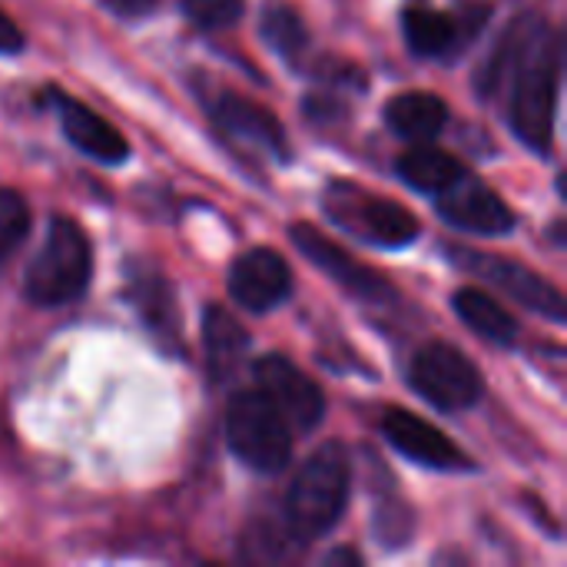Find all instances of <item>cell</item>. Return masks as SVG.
<instances>
[{
	"instance_id": "obj_3",
	"label": "cell",
	"mask_w": 567,
	"mask_h": 567,
	"mask_svg": "<svg viewBox=\"0 0 567 567\" xmlns=\"http://www.w3.org/2000/svg\"><path fill=\"white\" fill-rule=\"evenodd\" d=\"M90 279H93V246L86 233L66 216H53L43 246L27 266L23 296L43 309L73 306L86 296Z\"/></svg>"
},
{
	"instance_id": "obj_26",
	"label": "cell",
	"mask_w": 567,
	"mask_h": 567,
	"mask_svg": "<svg viewBox=\"0 0 567 567\" xmlns=\"http://www.w3.org/2000/svg\"><path fill=\"white\" fill-rule=\"evenodd\" d=\"M339 561H346V565H362V555H355V551H336V555H329V565H339Z\"/></svg>"
},
{
	"instance_id": "obj_8",
	"label": "cell",
	"mask_w": 567,
	"mask_h": 567,
	"mask_svg": "<svg viewBox=\"0 0 567 567\" xmlns=\"http://www.w3.org/2000/svg\"><path fill=\"white\" fill-rule=\"evenodd\" d=\"M289 236H292L296 249H299L316 269H322L332 282H339L346 292H352V296H359V299H365V302H385V299L392 296V286H389L385 276H379V272H375L372 266H365L362 259L349 256L342 246H336V243H332L326 233H319L316 226L296 223V226L289 229Z\"/></svg>"
},
{
	"instance_id": "obj_7",
	"label": "cell",
	"mask_w": 567,
	"mask_h": 567,
	"mask_svg": "<svg viewBox=\"0 0 567 567\" xmlns=\"http://www.w3.org/2000/svg\"><path fill=\"white\" fill-rule=\"evenodd\" d=\"M252 375L259 382L256 389L286 415V422L292 429L312 432V429L322 425V419H326V395L296 362H289L286 355L269 352V355L256 359Z\"/></svg>"
},
{
	"instance_id": "obj_15",
	"label": "cell",
	"mask_w": 567,
	"mask_h": 567,
	"mask_svg": "<svg viewBox=\"0 0 567 567\" xmlns=\"http://www.w3.org/2000/svg\"><path fill=\"white\" fill-rule=\"evenodd\" d=\"M385 123L405 143H435L449 123V106L435 93H399L385 103Z\"/></svg>"
},
{
	"instance_id": "obj_25",
	"label": "cell",
	"mask_w": 567,
	"mask_h": 567,
	"mask_svg": "<svg viewBox=\"0 0 567 567\" xmlns=\"http://www.w3.org/2000/svg\"><path fill=\"white\" fill-rule=\"evenodd\" d=\"M20 50H23V33H20V27H17L10 17L0 13V53L10 56V53H20Z\"/></svg>"
},
{
	"instance_id": "obj_1",
	"label": "cell",
	"mask_w": 567,
	"mask_h": 567,
	"mask_svg": "<svg viewBox=\"0 0 567 567\" xmlns=\"http://www.w3.org/2000/svg\"><path fill=\"white\" fill-rule=\"evenodd\" d=\"M561 83V40L538 17H522L485 60L482 93H508V126L535 153L551 150Z\"/></svg>"
},
{
	"instance_id": "obj_5",
	"label": "cell",
	"mask_w": 567,
	"mask_h": 567,
	"mask_svg": "<svg viewBox=\"0 0 567 567\" xmlns=\"http://www.w3.org/2000/svg\"><path fill=\"white\" fill-rule=\"evenodd\" d=\"M329 219L379 249H405L419 239V219L395 199L372 196L349 183H332L322 199Z\"/></svg>"
},
{
	"instance_id": "obj_20",
	"label": "cell",
	"mask_w": 567,
	"mask_h": 567,
	"mask_svg": "<svg viewBox=\"0 0 567 567\" xmlns=\"http://www.w3.org/2000/svg\"><path fill=\"white\" fill-rule=\"evenodd\" d=\"M130 299L140 312V319L146 322L150 332H163V336H176V302H173V289L159 279V276H133V289Z\"/></svg>"
},
{
	"instance_id": "obj_6",
	"label": "cell",
	"mask_w": 567,
	"mask_h": 567,
	"mask_svg": "<svg viewBox=\"0 0 567 567\" xmlns=\"http://www.w3.org/2000/svg\"><path fill=\"white\" fill-rule=\"evenodd\" d=\"M409 385L439 412H465L485 392L475 362L449 342H429L415 352L409 365Z\"/></svg>"
},
{
	"instance_id": "obj_10",
	"label": "cell",
	"mask_w": 567,
	"mask_h": 567,
	"mask_svg": "<svg viewBox=\"0 0 567 567\" xmlns=\"http://www.w3.org/2000/svg\"><path fill=\"white\" fill-rule=\"evenodd\" d=\"M382 435L389 439V445L405 455L409 462L432 468V472H468L475 468L472 458L442 432L435 429L429 419L405 412V409H392L382 419Z\"/></svg>"
},
{
	"instance_id": "obj_11",
	"label": "cell",
	"mask_w": 567,
	"mask_h": 567,
	"mask_svg": "<svg viewBox=\"0 0 567 567\" xmlns=\"http://www.w3.org/2000/svg\"><path fill=\"white\" fill-rule=\"evenodd\" d=\"M439 216L472 236H508L518 226L512 206L492 186L472 179L468 173L439 196Z\"/></svg>"
},
{
	"instance_id": "obj_4",
	"label": "cell",
	"mask_w": 567,
	"mask_h": 567,
	"mask_svg": "<svg viewBox=\"0 0 567 567\" xmlns=\"http://www.w3.org/2000/svg\"><path fill=\"white\" fill-rule=\"evenodd\" d=\"M226 445L246 468L276 475L292 458V425L259 389L239 392L226 409Z\"/></svg>"
},
{
	"instance_id": "obj_9",
	"label": "cell",
	"mask_w": 567,
	"mask_h": 567,
	"mask_svg": "<svg viewBox=\"0 0 567 567\" xmlns=\"http://www.w3.org/2000/svg\"><path fill=\"white\" fill-rule=\"evenodd\" d=\"M452 259L458 266H465L468 272L488 279L505 296H512L515 302L528 306L532 312H542V316H548L558 326L567 319L565 296L558 292V286H551L548 279H542L528 266L512 262V259H498V256H478V252H452Z\"/></svg>"
},
{
	"instance_id": "obj_16",
	"label": "cell",
	"mask_w": 567,
	"mask_h": 567,
	"mask_svg": "<svg viewBox=\"0 0 567 567\" xmlns=\"http://www.w3.org/2000/svg\"><path fill=\"white\" fill-rule=\"evenodd\" d=\"M452 309L455 316L485 342L498 346V349H512L518 342V322L515 316L485 289L465 286L452 296Z\"/></svg>"
},
{
	"instance_id": "obj_22",
	"label": "cell",
	"mask_w": 567,
	"mask_h": 567,
	"mask_svg": "<svg viewBox=\"0 0 567 567\" xmlns=\"http://www.w3.org/2000/svg\"><path fill=\"white\" fill-rule=\"evenodd\" d=\"M30 236V206L20 193L0 189V272Z\"/></svg>"
},
{
	"instance_id": "obj_14",
	"label": "cell",
	"mask_w": 567,
	"mask_h": 567,
	"mask_svg": "<svg viewBox=\"0 0 567 567\" xmlns=\"http://www.w3.org/2000/svg\"><path fill=\"white\" fill-rule=\"evenodd\" d=\"M213 116L233 140L252 143V146H259L262 153H269L276 159H289V136H286L282 123L266 106H259L256 100L226 90V93L216 96Z\"/></svg>"
},
{
	"instance_id": "obj_13",
	"label": "cell",
	"mask_w": 567,
	"mask_h": 567,
	"mask_svg": "<svg viewBox=\"0 0 567 567\" xmlns=\"http://www.w3.org/2000/svg\"><path fill=\"white\" fill-rule=\"evenodd\" d=\"M47 103L53 106L56 120H60V130L66 133V140L90 159L96 163H106V166H116L130 156V146L123 140V133L106 123L96 110H90L86 103H80L76 96L63 93V90H50L47 93Z\"/></svg>"
},
{
	"instance_id": "obj_2",
	"label": "cell",
	"mask_w": 567,
	"mask_h": 567,
	"mask_svg": "<svg viewBox=\"0 0 567 567\" xmlns=\"http://www.w3.org/2000/svg\"><path fill=\"white\" fill-rule=\"evenodd\" d=\"M352 492V458L346 445L329 442L319 452L309 455V462L299 468L289 498H286V525L296 545H312L322 535H329Z\"/></svg>"
},
{
	"instance_id": "obj_12",
	"label": "cell",
	"mask_w": 567,
	"mask_h": 567,
	"mask_svg": "<svg viewBox=\"0 0 567 567\" xmlns=\"http://www.w3.org/2000/svg\"><path fill=\"white\" fill-rule=\"evenodd\" d=\"M292 292V269L276 249H249L229 269V296L246 312H272Z\"/></svg>"
},
{
	"instance_id": "obj_24",
	"label": "cell",
	"mask_w": 567,
	"mask_h": 567,
	"mask_svg": "<svg viewBox=\"0 0 567 567\" xmlns=\"http://www.w3.org/2000/svg\"><path fill=\"white\" fill-rule=\"evenodd\" d=\"M103 3L116 17H150L159 0H103Z\"/></svg>"
},
{
	"instance_id": "obj_19",
	"label": "cell",
	"mask_w": 567,
	"mask_h": 567,
	"mask_svg": "<svg viewBox=\"0 0 567 567\" xmlns=\"http://www.w3.org/2000/svg\"><path fill=\"white\" fill-rule=\"evenodd\" d=\"M203 342H206L209 369L216 379L233 375L249 352L246 329L219 306H206V312H203Z\"/></svg>"
},
{
	"instance_id": "obj_18",
	"label": "cell",
	"mask_w": 567,
	"mask_h": 567,
	"mask_svg": "<svg viewBox=\"0 0 567 567\" xmlns=\"http://www.w3.org/2000/svg\"><path fill=\"white\" fill-rule=\"evenodd\" d=\"M395 169L402 183H409L412 189L425 196H442L449 186H455L465 176V166L452 153L429 146V143H415L409 153H402Z\"/></svg>"
},
{
	"instance_id": "obj_17",
	"label": "cell",
	"mask_w": 567,
	"mask_h": 567,
	"mask_svg": "<svg viewBox=\"0 0 567 567\" xmlns=\"http://www.w3.org/2000/svg\"><path fill=\"white\" fill-rule=\"evenodd\" d=\"M402 33H405L409 50L415 56H425V60L452 56L458 50V40H462L458 20L449 17L445 10H435V7H405L402 10Z\"/></svg>"
},
{
	"instance_id": "obj_23",
	"label": "cell",
	"mask_w": 567,
	"mask_h": 567,
	"mask_svg": "<svg viewBox=\"0 0 567 567\" xmlns=\"http://www.w3.org/2000/svg\"><path fill=\"white\" fill-rule=\"evenodd\" d=\"M179 3H183L186 20L203 27V30L233 27L246 13V0H179Z\"/></svg>"
},
{
	"instance_id": "obj_21",
	"label": "cell",
	"mask_w": 567,
	"mask_h": 567,
	"mask_svg": "<svg viewBox=\"0 0 567 567\" xmlns=\"http://www.w3.org/2000/svg\"><path fill=\"white\" fill-rule=\"evenodd\" d=\"M259 33L262 40L286 60H296L306 43H309V30L302 23V17L296 13V7L289 3H279V0H269L262 7V17H259Z\"/></svg>"
}]
</instances>
